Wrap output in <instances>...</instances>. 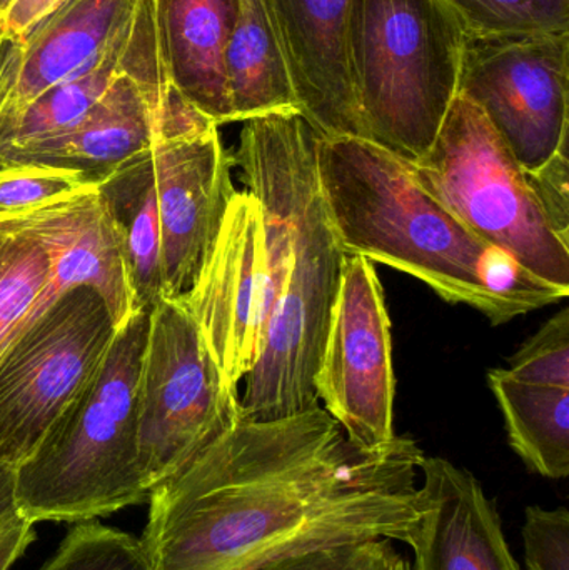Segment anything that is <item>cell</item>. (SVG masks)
I'll list each match as a JSON object with an SVG mask.
<instances>
[{
	"label": "cell",
	"instance_id": "1",
	"mask_svg": "<svg viewBox=\"0 0 569 570\" xmlns=\"http://www.w3.org/2000/svg\"><path fill=\"white\" fill-rule=\"evenodd\" d=\"M423 458L398 435L360 448L323 407L239 417L150 491L140 542L153 570H257L331 546L406 542Z\"/></svg>",
	"mask_w": 569,
	"mask_h": 570
},
{
	"label": "cell",
	"instance_id": "2",
	"mask_svg": "<svg viewBox=\"0 0 569 570\" xmlns=\"http://www.w3.org/2000/svg\"><path fill=\"white\" fill-rule=\"evenodd\" d=\"M243 124L233 164L263 213L266 288L259 354L239 411L249 421H279L320 407L314 382L346 253L317 176L321 134L296 110Z\"/></svg>",
	"mask_w": 569,
	"mask_h": 570
},
{
	"label": "cell",
	"instance_id": "3",
	"mask_svg": "<svg viewBox=\"0 0 569 570\" xmlns=\"http://www.w3.org/2000/svg\"><path fill=\"white\" fill-rule=\"evenodd\" d=\"M317 176L346 256L410 274L493 325L568 297L484 243L418 183L411 163L370 140L321 136Z\"/></svg>",
	"mask_w": 569,
	"mask_h": 570
},
{
	"label": "cell",
	"instance_id": "4",
	"mask_svg": "<svg viewBox=\"0 0 569 570\" xmlns=\"http://www.w3.org/2000/svg\"><path fill=\"white\" fill-rule=\"evenodd\" d=\"M149 311L120 327L82 394L16 469L20 515L87 522L149 501L139 468V379Z\"/></svg>",
	"mask_w": 569,
	"mask_h": 570
},
{
	"label": "cell",
	"instance_id": "5",
	"mask_svg": "<svg viewBox=\"0 0 569 570\" xmlns=\"http://www.w3.org/2000/svg\"><path fill=\"white\" fill-rule=\"evenodd\" d=\"M464 36L444 0H353L347 63L360 139L420 163L458 96Z\"/></svg>",
	"mask_w": 569,
	"mask_h": 570
},
{
	"label": "cell",
	"instance_id": "6",
	"mask_svg": "<svg viewBox=\"0 0 569 570\" xmlns=\"http://www.w3.org/2000/svg\"><path fill=\"white\" fill-rule=\"evenodd\" d=\"M411 166L468 229L569 295V239L551 226L527 170L467 97H454L433 146Z\"/></svg>",
	"mask_w": 569,
	"mask_h": 570
},
{
	"label": "cell",
	"instance_id": "7",
	"mask_svg": "<svg viewBox=\"0 0 569 570\" xmlns=\"http://www.w3.org/2000/svg\"><path fill=\"white\" fill-rule=\"evenodd\" d=\"M241 417L229 387L186 308L163 298L149 311L139 379V468L153 491Z\"/></svg>",
	"mask_w": 569,
	"mask_h": 570
},
{
	"label": "cell",
	"instance_id": "8",
	"mask_svg": "<svg viewBox=\"0 0 569 570\" xmlns=\"http://www.w3.org/2000/svg\"><path fill=\"white\" fill-rule=\"evenodd\" d=\"M116 324L96 288L60 295L0 357V464L17 469L42 444L102 364Z\"/></svg>",
	"mask_w": 569,
	"mask_h": 570
},
{
	"label": "cell",
	"instance_id": "9",
	"mask_svg": "<svg viewBox=\"0 0 569 570\" xmlns=\"http://www.w3.org/2000/svg\"><path fill=\"white\" fill-rule=\"evenodd\" d=\"M568 59L569 30L464 36L458 94L528 174L568 149Z\"/></svg>",
	"mask_w": 569,
	"mask_h": 570
},
{
	"label": "cell",
	"instance_id": "10",
	"mask_svg": "<svg viewBox=\"0 0 569 570\" xmlns=\"http://www.w3.org/2000/svg\"><path fill=\"white\" fill-rule=\"evenodd\" d=\"M314 385L354 444L381 449L396 439L390 315L380 277L364 257L346 256Z\"/></svg>",
	"mask_w": 569,
	"mask_h": 570
},
{
	"label": "cell",
	"instance_id": "11",
	"mask_svg": "<svg viewBox=\"0 0 569 570\" xmlns=\"http://www.w3.org/2000/svg\"><path fill=\"white\" fill-rule=\"evenodd\" d=\"M150 150L164 298L174 301L199 276L236 196L233 154L224 147L219 126L200 112L164 127Z\"/></svg>",
	"mask_w": 569,
	"mask_h": 570
},
{
	"label": "cell",
	"instance_id": "12",
	"mask_svg": "<svg viewBox=\"0 0 569 570\" xmlns=\"http://www.w3.org/2000/svg\"><path fill=\"white\" fill-rule=\"evenodd\" d=\"M264 288L263 213L256 197L243 190L230 200L193 287L174 298L186 308L227 384L237 392L259 354Z\"/></svg>",
	"mask_w": 569,
	"mask_h": 570
},
{
	"label": "cell",
	"instance_id": "13",
	"mask_svg": "<svg viewBox=\"0 0 569 570\" xmlns=\"http://www.w3.org/2000/svg\"><path fill=\"white\" fill-rule=\"evenodd\" d=\"M0 229L36 240L49 259L46 287L13 341L52 307L60 295L79 285L99 292L116 327L139 311L119 237L99 187L0 219Z\"/></svg>",
	"mask_w": 569,
	"mask_h": 570
},
{
	"label": "cell",
	"instance_id": "14",
	"mask_svg": "<svg viewBox=\"0 0 569 570\" xmlns=\"http://www.w3.org/2000/svg\"><path fill=\"white\" fill-rule=\"evenodd\" d=\"M297 110L323 137H361L347 63L353 0H263Z\"/></svg>",
	"mask_w": 569,
	"mask_h": 570
},
{
	"label": "cell",
	"instance_id": "15",
	"mask_svg": "<svg viewBox=\"0 0 569 570\" xmlns=\"http://www.w3.org/2000/svg\"><path fill=\"white\" fill-rule=\"evenodd\" d=\"M420 515L406 538L413 570H521L480 481L447 459L423 458Z\"/></svg>",
	"mask_w": 569,
	"mask_h": 570
},
{
	"label": "cell",
	"instance_id": "16",
	"mask_svg": "<svg viewBox=\"0 0 569 570\" xmlns=\"http://www.w3.org/2000/svg\"><path fill=\"white\" fill-rule=\"evenodd\" d=\"M139 0H66L22 42H0V124L76 76L129 26Z\"/></svg>",
	"mask_w": 569,
	"mask_h": 570
},
{
	"label": "cell",
	"instance_id": "17",
	"mask_svg": "<svg viewBox=\"0 0 569 570\" xmlns=\"http://www.w3.org/2000/svg\"><path fill=\"white\" fill-rule=\"evenodd\" d=\"M170 86L217 126L233 122L226 49L239 0H150Z\"/></svg>",
	"mask_w": 569,
	"mask_h": 570
},
{
	"label": "cell",
	"instance_id": "18",
	"mask_svg": "<svg viewBox=\"0 0 569 570\" xmlns=\"http://www.w3.org/2000/svg\"><path fill=\"white\" fill-rule=\"evenodd\" d=\"M126 261L137 308L150 311L164 298L160 223L153 150L120 164L99 184Z\"/></svg>",
	"mask_w": 569,
	"mask_h": 570
},
{
	"label": "cell",
	"instance_id": "19",
	"mask_svg": "<svg viewBox=\"0 0 569 570\" xmlns=\"http://www.w3.org/2000/svg\"><path fill=\"white\" fill-rule=\"evenodd\" d=\"M503 412L511 448L524 464L548 479L569 475V387L517 377L508 368L488 374Z\"/></svg>",
	"mask_w": 569,
	"mask_h": 570
},
{
	"label": "cell",
	"instance_id": "20",
	"mask_svg": "<svg viewBox=\"0 0 569 570\" xmlns=\"http://www.w3.org/2000/svg\"><path fill=\"white\" fill-rule=\"evenodd\" d=\"M233 122L297 110L296 97L263 0H239L226 49Z\"/></svg>",
	"mask_w": 569,
	"mask_h": 570
},
{
	"label": "cell",
	"instance_id": "21",
	"mask_svg": "<svg viewBox=\"0 0 569 570\" xmlns=\"http://www.w3.org/2000/svg\"><path fill=\"white\" fill-rule=\"evenodd\" d=\"M133 19L89 66L50 87L22 112L0 124V154L62 136L86 117L122 70L129 50Z\"/></svg>",
	"mask_w": 569,
	"mask_h": 570
},
{
	"label": "cell",
	"instance_id": "22",
	"mask_svg": "<svg viewBox=\"0 0 569 570\" xmlns=\"http://www.w3.org/2000/svg\"><path fill=\"white\" fill-rule=\"evenodd\" d=\"M49 259L36 240L0 229V357L39 298Z\"/></svg>",
	"mask_w": 569,
	"mask_h": 570
},
{
	"label": "cell",
	"instance_id": "23",
	"mask_svg": "<svg viewBox=\"0 0 569 570\" xmlns=\"http://www.w3.org/2000/svg\"><path fill=\"white\" fill-rule=\"evenodd\" d=\"M464 30L493 33L569 30V0H444Z\"/></svg>",
	"mask_w": 569,
	"mask_h": 570
},
{
	"label": "cell",
	"instance_id": "24",
	"mask_svg": "<svg viewBox=\"0 0 569 570\" xmlns=\"http://www.w3.org/2000/svg\"><path fill=\"white\" fill-rule=\"evenodd\" d=\"M39 570H153L140 539L100 522H79Z\"/></svg>",
	"mask_w": 569,
	"mask_h": 570
},
{
	"label": "cell",
	"instance_id": "25",
	"mask_svg": "<svg viewBox=\"0 0 569 570\" xmlns=\"http://www.w3.org/2000/svg\"><path fill=\"white\" fill-rule=\"evenodd\" d=\"M100 180L79 170L50 166H9L0 169V219L29 213L73 194L97 189Z\"/></svg>",
	"mask_w": 569,
	"mask_h": 570
},
{
	"label": "cell",
	"instance_id": "26",
	"mask_svg": "<svg viewBox=\"0 0 569 570\" xmlns=\"http://www.w3.org/2000/svg\"><path fill=\"white\" fill-rule=\"evenodd\" d=\"M517 377L569 387V308L558 312L510 358Z\"/></svg>",
	"mask_w": 569,
	"mask_h": 570
},
{
	"label": "cell",
	"instance_id": "27",
	"mask_svg": "<svg viewBox=\"0 0 569 570\" xmlns=\"http://www.w3.org/2000/svg\"><path fill=\"white\" fill-rule=\"evenodd\" d=\"M404 566L391 541L380 539L301 552L257 570H401Z\"/></svg>",
	"mask_w": 569,
	"mask_h": 570
},
{
	"label": "cell",
	"instance_id": "28",
	"mask_svg": "<svg viewBox=\"0 0 569 570\" xmlns=\"http://www.w3.org/2000/svg\"><path fill=\"white\" fill-rule=\"evenodd\" d=\"M523 542L528 569L569 570L568 509L527 508Z\"/></svg>",
	"mask_w": 569,
	"mask_h": 570
},
{
	"label": "cell",
	"instance_id": "29",
	"mask_svg": "<svg viewBox=\"0 0 569 570\" xmlns=\"http://www.w3.org/2000/svg\"><path fill=\"white\" fill-rule=\"evenodd\" d=\"M528 174V173H527ZM531 189L543 207L551 226L569 239V157L568 149L558 153L537 173L528 174Z\"/></svg>",
	"mask_w": 569,
	"mask_h": 570
},
{
	"label": "cell",
	"instance_id": "30",
	"mask_svg": "<svg viewBox=\"0 0 569 570\" xmlns=\"http://www.w3.org/2000/svg\"><path fill=\"white\" fill-rule=\"evenodd\" d=\"M66 0H12L0 19V30L6 39L22 42L46 17Z\"/></svg>",
	"mask_w": 569,
	"mask_h": 570
},
{
	"label": "cell",
	"instance_id": "31",
	"mask_svg": "<svg viewBox=\"0 0 569 570\" xmlns=\"http://www.w3.org/2000/svg\"><path fill=\"white\" fill-rule=\"evenodd\" d=\"M36 539L33 524L19 521L0 531V570H10Z\"/></svg>",
	"mask_w": 569,
	"mask_h": 570
},
{
	"label": "cell",
	"instance_id": "32",
	"mask_svg": "<svg viewBox=\"0 0 569 570\" xmlns=\"http://www.w3.org/2000/svg\"><path fill=\"white\" fill-rule=\"evenodd\" d=\"M16 484V469L0 464V531L16 522L26 521L17 505Z\"/></svg>",
	"mask_w": 569,
	"mask_h": 570
},
{
	"label": "cell",
	"instance_id": "33",
	"mask_svg": "<svg viewBox=\"0 0 569 570\" xmlns=\"http://www.w3.org/2000/svg\"><path fill=\"white\" fill-rule=\"evenodd\" d=\"M12 0H0V19H2L3 13H6L7 7L10 6Z\"/></svg>",
	"mask_w": 569,
	"mask_h": 570
},
{
	"label": "cell",
	"instance_id": "34",
	"mask_svg": "<svg viewBox=\"0 0 569 570\" xmlns=\"http://www.w3.org/2000/svg\"><path fill=\"white\" fill-rule=\"evenodd\" d=\"M2 40H3L2 30H0V42H2Z\"/></svg>",
	"mask_w": 569,
	"mask_h": 570
},
{
	"label": "cell",
	"instance_id": "35",
	"mask_svg": "<svg viewBox=\"0 0 569 570\" xmlns=\"http://www.w3.org/2000/svg\"><path fill=\"white\" fill-rule=\"evenodd\" d=\"M401 570H410V568H408V564H406V566H404V568H403V569H401Z\"/></svg>",
	"mask_w": 569,
	"mask_h": 570
}]
</instances>
